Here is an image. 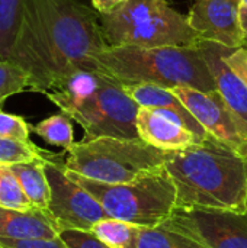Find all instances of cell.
Wrapping results in <instances>:
<instances>
[{"label":"cell","instance_id":"f1b7e54d","mask_svg":"<svg viewBox=\"0 0 247 248\" xmlns=\"http://www.w3.org/2000/svg\"><path fill=\"white\" fill-rule=\"evenodd\" d=\"M240 28L243 33V48H247V6L242 4L240 9Z\"/></svg>","mask_w":247,"mask_h":248},{"label":"cell","instance_id":"3957f363","mask_svg":"<svg viewBox=\"0 0 247 248\" xmlns=\"http://www.w3.org/2000/svg\"><path fill=\"white\" fill-rule=\"evenodd\" d=\"M84 131V141L99 137L140 138V106L124 84L102 70H80L45 94Z\"/></svg>","mask_w":247,"mask_h":248},{"label":"cell","instance_id":"8fae6325","mask_svg":"<svg viewBox=\"0 0 247 248\" xmlns=\"http://www.w3.org/2000/svg\"><path fill=\"white\" fill-rule=\"evenodd\" d=\"M242 0H194L186 17L204 41L243 48Z\"/></svg>","mask_w":247,"mask_h":248},{"label":"cell","instance_id":"44dd1931","mask_svg":"<svg viewBox=\"0 0 247 248\" xmlns=\"http://www.w3.org/2000/svg\"><path fill=\"white\" fill-rule=\"evenodd\" d=\"M25 90H31L28 71L12 60H0V110L9 97Z\"/></svg>","mask_w":247,"mask_h":248},{"label":"cell","instance_id":"5b68a950","mask_svg":"<svg viewBox=\"0 0 247 248\" xmlns=\"http://www.w3.org/2000/svg\"><path fill=\"white\" fill-rule=\"evenodd\" d=\"M99 19L109 46H198L202 41L169 0H128Z\"/></svg>","mask_w":247,"mask_h":248},{"label":"cell","instance_id":"7402d4cb","mask_svg":"<svg viewBox=\"0 0 247 248\" xmlns=\"http://www.w3.org/2000/svg\"><path fill=\"white\" fill-rule=\"evenodd\" d=\"M0 206L17 211L36 209L26 198L20 183L7 164H0Z\"/></svg>","mask_w":247,"mask_h":248},{"label":"cell","instance_id":"8992f818","mask_svg":"<svg viewBox=\"0 0 247 248\" xmlns=\"http://www.w3.org/2000/svg\"><path fill=\"white\" fill-rule=\"evenodd\" d=\"M64 161L67 170L100 183H127L165 167L166 151L141 138L99 137L74 142Z\"/></svg>","mask_w":247,"mask_h":248},{"label":"cell","instance_id":"4fadbf2b","mask_svg":"<svg viewBox=\"0 0 247 248\" xmlns=\"http://www.w3.org/2000/svg\"><path fill=\"white\" fill-rule=\"evenodd\" d=\"M198 46L214 76L217 92L230 109L247 124V84L224 61L223 49L226 45L202 39Z\"/></svg>","mask_w":247,"mask_h":248},{"label":"cell","instance_id":"7c38bea8","mask_svg":"<svg viewBox=\"0 0 247 248\" xmlns=\"http://www.w3.org/2000/svg\"><path fill=\"white\" fill-rule=\"evenodd\" d=\"M138 137L147 144L163 150L176 151L202 142L172 112L162 109L140 108L137 115Z\"/></svg>","mask_w":247,"mask_h":248},{"label":"cell","instance_id":"277c9868","mask_svg":"<svg viewBox=\"0 0 247 248\" xmlns=\"http://www.w3.org/2000/svg\"><path fill=\"white\" fill-rule=\"evenodd\" d=\"M98 64L122 84L217 90L199 46H106L98 55Z\"/></svg>","mask_w":247,"mask_h":248},{"label":"cell","instance_id":"2e32d148","mask_svg":"<svg viewBox=\"0 0 247 248\" xmlns=\"http://www.w3.org/2000/svg\"><path fill=\"white\" fill-rule=\"evenodd\" d=\"M49 153V151H48ZM47 153V154H48ZM47 154L41 158L25 161V163H15L10 164L12 171L15 173L17 182L20 183L26 198L32 203L33 208L47 211L51 198L49 183L44 170V160Z\"/></svg>","mask_w":247,"mask_h":248},{"label":"cell","instance_id":"30bf717a","mask_svg":"<svg viewBox=\"0 0 247 248\" xmlns=\"http://www.w3.org/2000/svg\"><path fill=\"white\" fill-rule=\"evenodd\" d=\"M172 90L211 137L247 158V124L230 109L217 90L201 92L192 87Z\"/></svg>","mask_w":247,"mask_h":248},{"label":"cell","instance_id":"83f0119b","mask_svg":"<svg viewBox=\"0 0 247 248\" xmlns=\"http://www.w3.org/2000/svg\"><path fill=\"white\" fill-rule=\"evenodd\" d=\"M92 6L98 10L99 15L112 13L116 9H119L122 4H125L128 0H90Z\"/></svg>","mask_w":247,"mask_h":248},{"label":"cell","instance_id":"9c48e42d","mask_svg":"<svg viewBox=\"0 0 247 248\" xmlns=\"http://www.w3.org/2000/svg\"><path fill=\"white\" fill-rule=\"evenodd\" d=\"M207 248H247V215L224 209L175 208L163 224Z\"/></svg>","mask_w":247,"mask_h":248},{"label":"cell","instance_id":"d6986e66","mask_svg":"<svg viewBox=\"0 0 247 248\" xmlns=\"http://www.w3.org/2000/svg\"><path fill=\"white\" fill-rule=\"evenodd\" d=\"M32 131L47 144L68 151L74 144V129L71 119L66 113L52 115L32 126Z\"/></svg>","mask_w":247,"mask_h":248},{"label":"cell","instance_id":"ac0fdd59","mask_svg":"<svg viewBox=\"0 0 247 248\" xmlns=\"http://www.w3.org/2000/svg\"><path fill=\"white\" fill-rule=\"evenodd\" d=\"M144 227L115 218H105L92 227V232L111 248H138Z\"/></svg>","mask_w":247,"mask_h":248},{"label":"cell","instance_id":"e0dca14e","mask_svg":"<svg viewBox=\"0 0 247 248\" xmlns=\"http://www.w3.org/2000/svg\"><path fill=\"white\" fill-rule=\"evenodd\" d=\"M25 0H0V60H10L23 22Z\"/></svg>","mask_w":247,"mask_h":248},{"label":"cell","instance_id":"cb8c5ba5","mask_svg":"<svg viewBox=\"0 0 247 248\" xmlns=\"http://www.w3.org/2000/svg\"><path fill=\"white\" fill-rule=\"evenodd\" d=\"M32 131V125H29L22 116L6 113L0 110V135L9 137L20 141H31L29 134Z\"/></svg>","mask_w":247,"mask_h":248},{"label":"cell","instance_id":"603a6c76","mask_svg":"<svg viewBox=\"0 0 247 248\" xmlns=\"http://www.w3.org/2000/svg\"><path fill=\"white\" fill-rule=\"evenodd\" d=\"M48 151L36 147L32 141H20L0 135V164L25 163L41 158Z\"/></svg>","mask_w":247,"mask_h":248},{"label":"cell","instance_id":"6da1fadb","mask_svg":"<svg viewBox=\"0 0 247 248\" xmlns=\"http://www.w3.org/2000/svg\"><path fill=\"white\" fill-rule=\"evenodd\" d=\"M109 46L98 10L83 0H25L22 28L12 54L31 77V92L47 94L80 70H100Z\"/></svg>","mask_w":247,"mask_h":248},{"label":"cell","instance_id":"ba28073f","mask_svg":"<svg viewBox=\"0 0 247 248\" xmlns=\"http://www.w3.org/2000/svg\"><path fill=\"white\" fill-rule=\"evenodd\" d=\"M44 170L51 189L47 212L55 221L60 231H90L96 222L109 218L102 205L67 174L61 154L48 153L44 160Z\"/></svg>","mask_w":247,"mask_h":248},{"label":"cell","instance_id":"9a60e30c","mask_svg":"<svg viewBox=\"0 0 247 248\" xmlns=\"http://www.w3.org/2000/svg\"><path fill=\"white\" fill-rule=\"evenodd\" d=\"M124 87L140 108L162 109L172 112L182 121L185 128L194 132L199 140L204 141L210 137V134L194 118V115L183 105V102L173 93L172 89L153 84H124Z\"/></svg>","mask_w":247,"mask_h":248},{"label":"cell","instance_id":"7a4b0ae2","mask_svg":"<svg viewBox=\"0 0 247 248\" xmlns=\"http://www.w3.org/2000/svg\"><path fill=\"white\" fill-rule=\"evenodd\" d=\"M165 169L176 187V208L246 212L247 158L214 137L166 151Z\"/></svg>","mask_w":247,"mask_h":248},{"label":"cell","instance_id":"4316f807","mask_svg":"<svg viewBox=\"0 0 247 248\" xmlns=\"http://www.w3.org/2000/svg\"><path fill=\"white\" fill-rule=\"evenodd\" d=\"M223 55L227 65L247 84V48L224 46Z\"/></svg>","mask_w":247,"mask_h":248},{"label":"cell","instance_id":"5bb4252c","mask_svg":"<svg viewBox=\"0 0 247 248\" xmlns=\"http://www.w3.org/2000/svg\"><path fill=\"white\" fill-rule=\"evenodd\" d=\"M57 237H60V228L47 211H17L0 206V238L29 240Z\"/></svg>","mask_w":247,"mask_h":248},{"label":"cell","instance_id":"ffe728a7","mask_svg":"<svg viewBox=\"0 0 247 248\" xmlns=\"http://www.w3.org/2000/svg\"><path fill=\"white\" fill-rule=\"evenodd\" d=\"M138 248H207L194 238L167 228L166 225H159L153 228H143Z\"/></svg>","mask_w":247,"mask_h":248},{"label":"cell","instance_id":"d4e9b609","mask_svg":"<svg viewBox=\"0 0 247 248\" xmlns=\"http://www.w3.org/2000/svg\"><path fill=\"white\" fill-rule=\"evenodd\" d=\"M60 238L70 248H111L102 243L92 231L61 230Z\"/></svg>","mask_w":247,"mask_h":248},{"label":"cell","instance_id":"4dcf8cb0","mask_svg":"<svg viewBox=\"0 0 247 248\" xmlns=\"http://www.w3.org/2000/svg\"><path fill=\"white\" fill-rule=\"evenodd\" d=\"M245 214L247 215V198H246V212H245Z\"/></svg>","mask_w":247,"mask_h":248},{"label":"cell","instance_id":"484cf974","mask_svg":"<svg viewBox=\"0 0 247 248\" xmlns=\"http://www.w3.org/2000/svg\"><path fill=\"white\" fill-rule=\"evenodd\" d=\"M0 246H3L4 248H70L60 237H57V238H29V240L0 238Z\"/></svg>","mask_w":247,"mask_h":248},{"label":"cell","instance_id":"f546056e","mask_svg":"<svg viewBox=\"0 0 247 248\" xmlns=\"http://www.w3.org/2000/svg\"><path fill=\"white\" fill-rule=\"evenodd\" d=\"M242 4H245V6H247V0H242Z\"/></svg>","mask_w":247,"mask_h":248},{"label":"cell","instance_id":"52a82bcc","mask_svg":"<svg viewBox=\"0 0 247 248\" xmlns=\"http://www.w3.org/2000/svg\"><path fill=\"white\" fill-rule=\"evenodd\" d=\"M66 171L102 205L109 218L153 228L165 224L176 208V187L165 167L116 185L100 183L67 169Z\"/></svg>","mask_w":247,"mask_h":248},{"label":"cell","instance_id":"1f68e13d","mask_svg":"<svg viewBox=\"0 0 247 248\" xmlns=\"http://www.w3.org/2000/svg\"><path fill=\"white\" fill-rule=\"evenodd\" d=\"M0 248H4V247H3V246H0Z\"/></svg>","mask_w":247,"mask_h":248}]
</instances>
